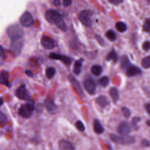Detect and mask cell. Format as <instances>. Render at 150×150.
Masks as SVG:
<instances>
[{"label": "cell", "mask_w": 150, "mask_h": 150, "mask_svg": "<svg viewBox=\"0 0 150 150\" xmlns=\"http://www.w3.org/2000/svg\"><path fill=\"white\" fill-rule=\"evenodd\" d=\"M46 19L51 24H54L59 29L65 32L67 26L59 12L54 9H49L45 13Z\"/></svg>", "instance_id": "1"}, {"label": "cell", "mask_w": 150, "mask_h": 150, "mask_svg": "<svg viewBox=\"0 0 150 150\" xmlns=\"http://www.w3.org/2000/svg\"><path fill=\"white\" fill-rule=\"evenodd\" d=\"M6 33L11 40H14L19 38H22L23 32L19 25L14 24L9 26L8 28Z\"/></svg>", "instance_id": "2"}, {"label": "cell", "mask_w": 150, "mask_h": 150, "mask_svg": "<svg viewBox=\"0 0 150 150\" xmlns=\"http://www.w3.org/2000/svg\"><path fill=\"white\" fill-rule=\"evenodd\" d=\"M110 138L114 142L120 145L131 144L135 142V138L133 137L128 135L119 136L115 134H111Z\"/></svg>", "instance_id": "3"}, {"label": "cell", "mask_w": 150, "mask_h": 150, "mask_svg": "<svg viewBox=\"0 0 150 150\" xmlns=\"http://www.w3.org/2000/svg\"><path fill=\"white\" fill-rule=\"evenodd\" d=\"M35 109L33 101H29L25 104H23L19 110V114L24 118H29L32 114Z\"/></svg>", "instance_id": "4"}, {"label": "cell", "mask_w": 150, "mask_h": 150, "mask_svg": "<svg viewBox=\"0 0 150 150\" xmlns=\"http://www.w3.org/2000/svg\"><path fill=\"white\" fill-rule=\"evenodd\" d=\"M93 13L89 10L82 11L79 15L80 21L86 26L91 27L92 25Z\"/></svg>", "instance_id": "5"}, {"label": "cell", "mask_w": 150, "mask_h": 150, "mask_svg": "<svg viewBox=\"0 0 150 150\" xmlns=\"http://www.w3.org/2000/svg\"><path fill=\"white\" fill-rule=\"evenodd\" d=\"M23 46V40L22 38L11 40L10 49L15 56H18L20 54Z\"/></svg>", "instance_id": "6"}, {"label": "cell", "mask_w": 150, "mask_h": 150, "mask_svg": "<svg viewBox=\"0 0 150 150\" xmlns=\"http://www.w3.org/2000/svg\"><path fill=\"white\" fill-rule=\"evenodd\" d=\"M20 23L24 27H30L33 25V18L32 14L26 11L20 18Z\"/></svg>", "instance_id": "7"}, {"label": "cell", "mask_w": 150, "mask_h": 150, "mask_svg": "<svg viewBox=\"0 0 150 150\" xmlns=\"http://www.w3.org/2000/svg\"><path fill=\"white\" fill-rule=\"evenodd\" d=\"M84 87L86 90L90 94H93L96 93V84L92 79L88 78L86 79L83 83Z\"/></svg>", "instance_id": "8"}, {"label": "cell", "mask_w": 150, "mask_h": 150, "mask_svg": "<svg viewBox=\"0 0 150 150\" xmlns=\"http://www.w3.org/2000/svg\"><path fill=\"white\" fill-rule=\"evenodd\" d=\"M42 46L46 49L50 50L54 47L55 43L54 40L47 36H43L40 40Z\"/></svg>", "instance_id": "9"}, {"label": "cell", "mask_w": 150, "mask_h": 150, "mask_svg": "<svg viewBox=\"0 0 150 150\" xmlns=\"http://www.w3.org/2000/svg\"><path fill=\"white\" fill-rule=\"evenodd\" d=\"M69 80L70 82L71 86L73 87L74 89L75 90V91L78 93V94L81 96V97H83V91L81 88V86L79 84V83L78 82V81L72 76V75H69L68 77Z\"/></svg>", "instance_id": "10"}, {"label": "cell", "mask_w": 150, "mask_h": 150, "mask_svg": "<svg viewBox=\"0 0 150 150\" xmlns=\"http://www.w3.org/2000/svg\"><path fill=\"white\" fill-rule=\"evenodd\" d=\"M15 94L21 100H26L29 98V93L24 85L19 87L16 91Z\"/></svg>", "instance_id": "11"}, {"label": "cell", "mask_w": 150, "mask_h": 150, "mask_svg": "<svg viewBox=\"0 0 150 150\" xmlns=\"http://www.w3.org/2000/svg\"><path fill=\"white\" fill-rule=\"evenodd\" d=\"M131 131L129 124L125 121L121 122L117 127V131L121 135H127Z\"/></svg>", "instance_id": "12"}, {"label": "cell", "mask_w": 150, "mask_h": 150, "mask_svg": "<svg viewBox=\"0 0 150 150\" xmlns=\"http://www.w3.org/2000/svg\"><path fill=\"white\" fill-rule=\"evenodd\" d=\"M142 73L141 69L137 66L131 64L126 69V74L129 77H133L137 75H139Z\"/></svg>", "instance_id": "13"}, {"label": "cell", "mask_w": 150, "mask_h": 150, "mask_svg": "<svg viewBox=\"0 0 150 150\" xmlns=\"http://www.w3.org/2000/svg\"><path fill=\"white\" fill-rule=\"evenodd\" d=\"M59 146L61 150H74V146L71 142L67 140L62 139L59 142Z\"/></svg>", "instance_id": "14"}, {"label": "cell", "mask_w": 150, "mask_h": 150, "mask_svg": "<svg viewBox=\"0 0 150 150\" xmlns=\"http://www.w3.org/2000/svg\"><path fill=\"white\" fill-rule=\"evenodd\" d=\"M45 105L50 113L54 114L56 112V106L52 100L46 99L45 101Z\"/></svg>", "instance_id": "15"}, {"label": "cell", "mask_w": 150, "mask_h": 150, "mask_svg": "<svg viewBox=\"0 0 150 150\" xmlns=\"http://www.w3.org/2000/svg\"><path fill=\"white\" fill-rule=\"evenodd\" d=\"M83 61H84L83 59H80L75 62L74 68H73V71L76 75H79L80 74L81 71L82 63Z\"/></svg>", "instance_id": "16"}, {"label": "cell", "mask_w": 150, "mask_h": 150, "mask_svg": "<svg viewBox=\"0 0 150 150\" xmlns=\"http://www.w3.org/2000/svg\"><path fill=\"white\" fill-rule=\"evenodd\" d=\"M97 104L101 107H105L109 104L108 98L104 96H100L96 99Z\"/></svg>", "instance_id": "17"}, {"label": "cell", "mask_w": 150, "mask_h": 150, "mask_svg": "<svg viewBox=\"0 0 150 150\" xmlns=\"http://www.w3.org/2000/svg\"><path fill=\"white\" fill-rule=\"evenodd\" d=\"M93 125H94V130L96 133L98 134H101L104 132V129L103 125H101V124L100 123V122L99 121V120H95L94 121Z\"/></svg>", "instance_id": "18"}, {"label": "cell", "mask_w": 150, "mask_h": 150, "mask_svg": "<svg viewBox=\"0 0 150 150\" xmlns=\"http://www.w3.org/2000/svg\"><path fill=\"white\" fill-rule=\"evenodd\" d=\"M118 55L117 52H115V50L112 49V50H111L107 54V57H106V60L108 61L110 60H112L114 62L116 63L117 62H118Z\"/></svg>", "instance_id": "19"}, {"label": "cell", "mask_w": 150, "mask_h": 150, "mask_svg": "<svg viewBox=\"0 0 150 150\" xmlns=\"http://www.w3.org/2000/svg\"><path fill=\"white\" fill-rule=\"evenodd\" d=\"M131 62L127 56L124 55L121 58V66L124 69H127L130 65Z\"/></svg>", "instance_id": "20"}, {"label": "cell", "mask_w": 150, "mask_h": 150, "mask_svg": "<svg viewBox=\"0 0 150 150\" xmlns=\"http://www.w3.org/2000/svg\"><path fill=\"white\" fill-rule=\"evenodd\" d=\"M110 95L114 103H116L119 99L118 90L115 87H111L110 89Z\"/></svg>", "instance_id": "21"}, {"label": "cell", "mask_w": 150, "mask_h": 150, "mask_svg": "<svg viewBox=\"0 0 150 150\" xmlns=\"http://www.w3.org/2000/svg\"><path fill=\"white\" fill-rule=\"evenodd\" d=\"M8 77H9V73L6 71L2 70L1 71V83H3L8 86H9V80H8Z\"/></svg>", "instance_id": "22"}, {"label": "cell", "mask_w": 150, "mask_h": 150, "mask_svg": "<svg viewBox=\"0 0 150 150\" xmlns=\"http://www.w3.org/2000/svg\"><path fill=\"white\" fill-rule=\"evenodd\" d=\"M102 71H103V68L100 65L96 64L93 66L91 68V71L92 74H93L96 76H100L101 74Z\"/></svg>", "instance_id": "23"}, {"label": "cell", "mask_w": 150, "mask_h": 150, "mask_svg": "<svg viewBox=\"0 0 150 150\" xmlns=\"http://www.w3.org/2000/svg\"><path fill=\"white\" fill-rule=\"evenodd\" d=\"M56 69L53 67H48L46 69V76L47 79H52L56 74Z\"/></svg>", "instance_id": "24"}, {"label": "cell", "mask_w": 150, "mask_h": 150, "mask_svg": "<svg viewBox=\"0 0 150 150\" xmlns=\"http://www.w3.org/2000/svg\"><path fill=\"white\" fill-rule=\"evenodd\" d=\"M115 28L120 32H124L127 29V25L123 22H118L115 25Z\"/></svg>", "instance_id": "25"}, {"label": "cell", "mask_w": 150, "mask_h": 150, "mask_svg": "<svg viewBox=\"0 0 150 150\" xmlns=\"http://www.w3.org/2000/svg\"><path fill=\"white\" fill-rule=\"evenodd\" d=\"M105 36L110 41H114L117 39V35H116L115 32L111 29L108 30L106 32Z\"/></svg>", "instance_id": "26"}, {"label": "cell", "mask_w": 150, "mask_h": 150, "mask_svg": "<svg viewBox=\"0 0 150 150\" xmlns=\"http://www.w3.org/2000/svg\"><path fill=\"white\" fill-rule=\"evenodd\" d=\"M98 84L104 87H105L106 86H108V84H109L110 82V79L109 77L108 76H103L102 77H101L99 80H98Z\"/></svg>", "instance_id": "27"}, {"label": "cell", "mask_w": 150, "mask_h": 150, "mask_svg": "<svg viewBox=\"0 0 150 150\" xmlns=\"http://www.w3.org/2000/svg\"><path fill=\"white\" fill-rule=\"evenodd\" d=\"M141 65L145 69L150 67V56L144 57L141 61Z\"/></svg>", "instance_id": "28"}, {"label": "cell", "mask_w": 150, "mask_h": 150, "mask_svg": "<svg viewBox=\"0 0 150 150\" xmlns=\"http://www.w3.org/2000/svg\"><path fill=\"white\" fill-rule=\"evenodd\" d=\"M142 29L145 32H150V19H147L143 24Z\"/></svg>", "instance_id": "29"}, {"label": "cell", "mask_w": 150, "mask_h": 150, "mask_svg": "<svg viewBox=\"0 0 150 150\" xmlns=\"http://www.w3.org/2000/svg\"><path fill=\"white\" fill-rule=\"evenodd\" d=\"M49 58L51 59H54V60H61L63 57V55L56 53H50L49 54Z\"/></svg>", "instance_id": "30"}, {"label": "cell", "mask_w": 150, "mask_h": 150, "mask_svg": "<svg viewBox=\"0 0 150 150\" xmlns=\"http://www.w3.org/2000/svg\"><path fill=\"white\" fill-rule=\"evenodd\" d=\"M75 125H76V128H77L79 131L83 132V131H84L85 130V127H84V124H83V122H82L81 121H77L76 122Z\"/></svg>", "instance_id": "31"}, {"label": "cell", "mask_w": 150, "mask_h": 150, "mask_svg": "<svg viewBox=\"0 0 150 150\" xmlns=\"http://www.w3.org/2000/svg\"><path fill=\"white\" fill-rule=\"evenodd\" d=\"M121 110H122V112L123 113V115L126 118H128V117H129L130 116L131 112H130V110L128 108H127V107H122Z\"/></svg>", "instance_id": "32"}, {"label": "cell", "mask_w": 150, "mask_h": 150, "mask_svg": "<svg viewBox=\"0 0 150 150\" xmlns=\"http://www.w3.org/2000/svg\"><path fill=\"white\" fill-rule=\"evenodd\" d=\"M142 47L144 50L145 51H148L150 49V42L149 41H145L143 45H142Z\"/></svg>", "instance_id": "33"}, {"label": "cell", "mask_w": 150, "mask_h": 150, "mask_svg": "<svg viewBox=\"0 0 150 150\" xmlns=\"http://www.w3.org/2000/svg\"><path fill=\"white\" fill-rule=\"evenodd\" d=\"M71 0H63V5L64 6H69L71 5Z\"/></svg>", "instance_id": "34"}, {"label": "cell", "mask_w": 150, "mask_h": 150, "mask_svg": "<svg viewBox=\"0 0 150 150\" xmlns=\"http://www.w3.org/2000/svg\"><path fill=\"white\" fill-rule=\"evenodd\" d=\"M124 0H108V1L114 5H119L120 4L122 3Z\"/></svg>", "instance_id": "35"}, {"label": "cell", "mask_w": 150, "mask_h": 150, "mask_svg": "<svg viewBox=\"0 0 150 150\" xmlns=\"http://www.w3.org/2000/svg\"><path fill=\"white\" fill-rule=\"evenodd\" d=\"M96 37H97V39L98 42L101 45H104V42L103 39L101 38V37L100 35H98L96 36Z\"/></svg>", "instance_id": "36"}, {"label": "cell", "mask_w": 150, "mask_h": 150, "mask_svg": "<svg viewBox=\"0 0 150 150\" xmlns=\"http://www.w3.org/2000/svg\"><path fill=\"white\" fill-rule=\"evenodd\" d=\"M140 120V118L139 117H134L133 119H132V124L135 125H136L137 124V123L139 122V121Z\"/></svg>", "instance_id": "37"}, {"label": "cell", "mask_w": 150, "mask_h": 150, "mask_svg": "<svg viewBox=\"0 0 150 150\" xmlns=\"http://www.w3.org/2000/svg\"><path fill=\"white\" fill-rule=\"evenodd\" d=\"M0 117H1V121H4V122H5V121H6V116H5V114H4L2 112H1Z\"/></svg>", "instance_id": "38"}, {"label": "cell", "mask_w": 150, "mask_h": 150, "mask_svg": "<svg viewBox=\"0 0 150 150\" xmlns=\"http://www.w3.org/2000/svg\"><path fill=\"white\" fill-rule=\"evenodd\" d=\"M53 4L54 5L56 6H59L61 5V1L60 0H54L53 1Z\"/></svg>", "instance_id": "39"}, {"label": "cell", "mask_w": 150, "mask_h": 150, "mask_svg": "<svg viewBox=\"0 0 150 150\" xmlns=\"http://www.w3.org/2000/svg\"><path fill=\"white\" fill-rule=\"evenodd\" d=\"M145 109L146 112L150 115V103H147L145 105Z\"/></svg>", "instance_id": "40"}, {"label": "cell", "mask_w": 150, "mask_h": 150, "mask_svg": "<svg viewBox=\"0 0 150 150\" xmlns=\"http://www.w3.org/2000/svg\"><path fill=\"white\" fill-rule=\"evenodd\" d=\"M25 73L26 75H28L29 77H33V73L29 70H26L25 71Z\"/></svg>", "instance_id": "41"}, {"label": "cell", "mask_w": 150, "mask_h": 150, "mask_svg": "<svg viewBox=\"0 0 150 150\" xmlns=\"http://www.w3.org/2000/svg\"><path fill=\"white\" fill-rule=\"evenodd\" d=\"M142 145H144V146H149V141H147V140H142Z\"/></svg>", "instance_id": "42"}, {"label": "cell", "mask_w": 150, "mask_h": 150, "mask_svg": "<svg viewBox=\"0 0 150 150\" xmlns=\"http://www.w3.org/2000/svg\"><path fill=\"white\" fill-rule=\"evenodd\" d=\"M146 124H147V125H148V126H150V120H148V121H146Z\"/></svg>", "instance_id": "43"}, {"label": "cell", "mask_w": 150, "mask_h": 150, "mask_svg": "<svg viewBox=\"0 0 150 150\" xmlns=\"http://www.w3.org/2000/svg\"><path fill=\"white\" fill-rule=\"evenodd\" d=\"M1 105H2V104H3V99H2V98H1Z\"/></svg>", "instance_id": "44"}, {"label": "cell", "mask_w": 150, "mask_h": 150, "mask_svg": "<svg viewBox=\"0 0 150 150\" xmlns=\"http://www.w3.org/2000/svg\"><path fill=\"white\" fill-rule=\"evenodd\" d=\"M149 3H150V0H146Z\"/></svg>", "instance_id": "45"}, {"label": "cell", "mask_w": 150, "mask_h": 150, "mask_svg": "<svg viewBox=\"0 0 150 150\" xmlns=\"http://www.w3.org/2000/svg\"><path fill=\"white\" fill-rule=\"evenodd\" d=\"M110 150H112V149H111V148H110Z\"/></svg>", "instance_id": "46"}]
</instances>
